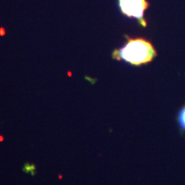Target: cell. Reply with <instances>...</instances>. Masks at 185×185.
<instances>
[{"instance_id":"3","label":"cell","mask_w":185,"mask_h":185,"mask_svg":"<svg viewBox=\"0 0 185 185\" xmlns=\"http://www.w3.org/2000/svg\"><path fill=\"white\" fill-rule=\"evenodd\" d=\"M178 124L182 129L185 131V106H184L178 112Z\"/></svg>"},{"instance_id":"2","label":"cell","mask_w":185,"mask_h":185,"mask_svg":"<svg viewBox=\"0 0 185 185\" xmlns=\"http://www.w3.org/2000/svg\"><path fill=\"white\" fill-rule=\"evenodd\" d=\"M118 4L124 15L137 19L143 27L147 26L144 18L145 11L149 5L147 0H118Z\"/></svg>"},{"instance_id":"1","label":"cell","mask_w":185,"mask_h":185,"mask_svg":"<svg viewBox=\"0 0 185 185\" xmlns=\"http://www.w3.org/2000/svg\"><path fill=\"white\" fill-rule=\"evenodd\" d=\"M157 52L152 43L143 38H129L126 44L112 52V58L124 61L132 65L140 66L152 61Z\"/></svg>"}]
</instances>
